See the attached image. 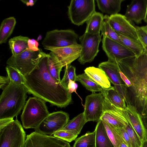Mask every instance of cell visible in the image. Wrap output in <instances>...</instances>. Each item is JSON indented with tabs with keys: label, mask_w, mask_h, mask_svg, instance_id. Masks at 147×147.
Instances as JSON below:
<instances>
[{
	"label": "cell",
	"mask_w": 147,
	"mask_h": 147,
	"mask_svg": "<svg viewBox=\"0 0 147 147\" xmlns=\"http://www.w3.org/2000/svg\"><path fill=\"white\" fill-rule=\"evenodd\" d=\"M49 56L42 58L32 71L24 76V84L28 92L35 96L53 105L65 107L71 101V94L61 82L55 80L49 74L48 69Z\"/></svg>",
	"instance_id": "obj_1"
},
{
	"label": "cell",
	"mask_w": 147,
	"mask_h": 147,
	"mask_svg": "<svg viewBox=\"0 0 147 147\" xmlns=\"http://www.w3.org/2000/svg\"><path fill=\"white\" fill-rule=\"evenodd\" d=\"M121 71L130 81L131 86L126 87L131 105L138 112L147 101V50L138 56L117 62Z\"/></svg>",
	"instance_id": "obj_2"
},
{
	"label": "cell",
	"mask_w": 147,
	"mask_h": 147,
	"mask_svg": "<svg viewBox=\"0 0 147 147\" xmlns=\"http://www.w3.org/2000/svg\"><path fill=\"white\" fill-rule=\"evenodd\" d=\"M0 96V119L13 118L23 109L28 90L24 84H15L10 81Z\"/></svg>",
	"instance_id": "obj_3"
},
{
	"label": "cell",
	"mask_w": 147,
	"mask_h": 147,
	"mask_svg": "<svg viewBox=\"0 0 147 147\" xmlns=\"http://www.w3.org/2000/svg\"><path fill=\"white\" fill-rule=\"evenodd\" d=\"M45 101L35 96L26 102L21 115L23 127L26 129L37 128L49 115Z\"/></svg>",
	"instance_id": "obj_4"
},
{
	"label": "cell",
	"mask_w": 147,
	"mask_h": 147,
	"mask_svg": "<svg viewBox=\"0 0 147 147\" xmlns=\"http://www.w3.org/2000/svg\"><path fill=\"white\" fill-rule=\"evenodd\" d=\"M49 55L40 48L37 51L26 50L17 55H12L7 60L6 64L25 76L35 68L42 58Z\"/></svg>",
	"instance_id": "obj_5"
},
{
	"label": "cell",
	"mask_w": 147,
	"mask_h": 147,
	"mask_svg": "<svg viewBox=\"0 0 147 147\" xmlns=\"http://www.w3.org/2000/svg\"><path fill=\"white\" fill-rule=\"evenodd\" d=\"M78 35L70 29H55L46 33L42 42L44 49L51 50L77 45Z\"/></svg>",
	"instance_id": "obj_6"
},
{
	"label": "cell",
	"mask_w": 147,
	"mask_h": 147,
	"mask_svg": "<svg viewBox=\"0 0 147 147\" xmlns=\"http://www.w3.org/2000/svg\"><path fill=\"white\" fill-rule=\"evenodd\" d=\"M26 134L17 118L0 129V147H25Z\"/></svg>",
	"instance_id": "obj_7"
},
{
	"label": "cell",
	"mask_w": 147,
	"mask_h": 147,
	"mask_svg": "<svg viewBox=\"0 0 147 147\" xmlns=\"http://www.w3.org/2000/svg\"><path fill=\"white\" fill-rule=\"evenodd\" d=\"M95 12L94 0H72L68 7L69 18L78 26L86 22Z\"/></svg>",
	"instance_id": "obj_8"
},
{
	"label": "cell",
	"mask_w": 147,
	"mask_h": 147,
	"mask_svg": "<svg viewBox=\"0 0 147 147\" xmlns=\"http://www.w3.org/2000/svg\"><path fill=\"white\" fill-rule=\"evenodd\" d=\"M101 37L100 33L91 34L85 32L80 37L82 50L78 61L81 64L90 63L94 60L99 51Z\"/></svg>",
	"instance_id": "obj_9"
},
{
	"label": "cell",
	"mask_w": 147,
	"mask_h": 147,
	"mask_svg": "<svg viewBox=\"0 0 147 147\" xmlns=\"http://www.w3.org/2000/svg\"><path fill=\"white\" fill-rule=\"evenodd\" d=\"M69 119L67 113L62 111L54 112L49 113L34 130L42 134L52 136L63 128Z\"/></svg>",
	"instance_id": "obj_10"
},
{
	"label": "cell",
	"mask_w": 147,
	"mask_h": 147,
	"mask_svg": "<svg viewBox=\"0 0 147 147\" xmlns=\"http://www.w3.org/2000/svg\"><path fill=\"white\" fill-rule=\"evenodd\" d=\"M105 98L101 92H93L85 98L84 111L85 119L89 121H98L104 113Z\"/></svg>",
	"instance_id": "obj_11"
},
{
	"label": "cell",
	"mask_w": 147,
	"mask_h": 147,
	"mask_svg": "<svg viewBox=\"0 0 147 147\" xmlns=\"http://www.w3.org/2000/svg\"><path fill=\"white\" fill-rule=\"evenodd\" d=\"M102 42V49L110 61L117 63L120 60L136 56L125 46L108 38L103 37Z\"/></svg>",
	"instance_id": "obj_12"
},
{
	"label": "cell",
	"mask_w": 147,
	"mask_h": 147,
	"mask_svg": "<svg viewBox=\"0 0 147 147\" xmlns=\"http://www.w3.org/2000/svg\"><path fill=\"white\" fill-rule=\"evenodd\" d=\"M25 147H70L67 142L36 131L26 136Z\"/></svg>",
	"instance_id": "obj_13"
},
{
	"label": "cell",
	"mask_w": 147,
	"mask_h": 147,
	"mask_svg": "<svg viewBox=\"0 0 147 147\" xmlns=\"http://www.w3.org/2000/svg\"><path fill=\"white\" fill-rule=\"evenodd\" d=\"M122 109L114 106L105 98L104 113L100 119L115 128L124 127L128 122Z\"/></svg>",
	"instance_id": "obj_14"
},
{
	"label": "cell",
	"mask_w": 147,
	"mask_h": 147,
	"mask_svg": "<svg viewBox=\"0 0 147 147\" xmlns=\"http://www.w3.org/2000/svg\"><path fill=\"white\" fill-rule=\"evenodd\" d=\"M109 22L111 26L117 33L139 40L135 27L127 20L124 15L118 13L110 16Z\"/></svg>",
	"instance_id": "obj_15"
},
{
	"label": "cell",
	"mask_w": 147,
	"mask_h": 147,
	"mask_svg": "<svg viewBox=\"0 0 147 147\" xmlns=\"http://www.w3.org/2000/svg\"><path fill=\"white\" fill-rule=\"evenodd\" d=\"M124 115L129 123L136 132L142 142L147 140V131L141 115L135 107L131 104L122 109Z\"/></svg>",
	"instance_id": "obj_16"
},
{
	"label": "cell",
	"mask_w": 147,
	"mask_h": 147,
	"mask_svg": "<svg viewBox=\"0 0 147 147\" xmlns=\"http://www.w3.org/2000/svg\"><path fill=\"white\" fill-rule=\"evenodd\" d=\"M98 67L103 70L109 80L121 95L126 92V86L121 79L119 72V67L117 63L107 61L100 63Z\"/></svg>",
	"instance_id": "obj_17"
},
{
	"label": "cell",
	"mask_w": 147,
	"mask_h": 147,
	"mask_svg": "<svg viewBox=\"0 0 147 147\" xmlns=\"http://www.w3.org/2000/svg\"><path fill=\"white\" fill-rule=\"evenodd\" d=\"M147 9V0H133L128 5L124 16L129 22L141 24L145 18Z\"/></svg>",
	"instance_id": "obj_18"
},
{
	"label": "cell",
	"mask_w": 147,
	"mask_h": 147,
	"mask_svg": "<svg viewBox=\"0 0 147 147\" xmlns=\"http://www.w3.org/2000/svg\"><path fill=\"white\" fill-rule=\"evenodd\" d=\"M82 50L80 44L51 50L63 67L71 63L80 56Z\"/></svg>",
	"instance_id": "obj_19"
},
{
	"label": "cell",
	"mask_w": 147,
	"mask_h": 147,
	"mask_svg": "<svg viewBox=\"0 0 147 147\" xmlns=\"http://www.w3.org/2000/svg\"><path fill=\"white\" fill-rule=\"evenodd\" d=\"M88 77L103 88L107 89L111 86L110 82L105 72L99 68L89 67L84 70Z\"/></svg>",
	"instance_id": "obj_20"
},
{
	"label": "cell",
	"mask_w": 147,
	"mask_h": 147,
	"mask_svg": "<svg viewBox=\"0 0 147 147\" xmlns=\"http://www.w3.org/2000/svg\"><path fill=\"white\" fill-rule=\"evenodd\" d=\"M94 130L96 133L95 147H115L108 136L101 119L98 121Z\"/></svg>",
	"instance_id": "obj_21"
},
{
	"label": "cell",
	"mask_w": 147,
	"mask_h": 147,
	"mask_svg": "<svg viewBox=\"0 0 147 147\" xmlns=\"http://www.w3.org/2000/svg\"><path fill=\"white\" fill-rule=\"evenodd\" d=\"M99 9L102 12L110 16L118 14L121 9L123 0H97Z\"/></svg>",
	"instance_id": "obj_22"
},
{
	"label": "cell",
	"mask_w": 147,
	"mask_h": 147,
	"mask_svg": "<svg viewBox=\"0 0 147 147\" xmlns=\"http://www.w3.org/2000/svg\"><path fill=\"white\" fill-rule=\"evenodd\" d=\"M29 39L28 37L19 36L10 39L8 44L12 55H17L27 50Z\"/></svg>",
	"instance_id": "obj_23"
},
{
	"label": "cell",
	"mask_w": 147,
	"mask_h": 147,
	"mask_svg": "<svg viewBox=\"0 0 147 147\" xmlns=\"http://www.w3.org/2000/svg\"><path fill=\"white\" fill-rule=\"evenodd\" d=\"M102 93L104 97L107 98L111 103L120 109H125L127 106L126 102L119 93L114 86L104 88Z\"/></svg>",
	"instance_id": "obj_24"
},
{
	"label": "cell",
	"mask_w": 147,
	"mask_h": 147,
	"mask_svg": "<svg viewBox=\"0 0 147 147\" xmlns=\"http://www.w3.org/2000/svg\"><path fill=\"white\" fill-rule=\"evenodd\" d=\"M121 44L131 51L136 56H138L147 50L139 40H135L117 33Z\"/></svg>",
	"instance_id": "obj_25"
},
{
	"label": "cell",
	"mask_w": 147,
	"mask_h": 147,
	"mask_svg": "<svg viewBox=\"0 0 147 147\" xmlns=\"http://www.w3.org/2000/svg\"><path fill=\"white\" fill-rule=\"evenodd\" d=\"M104 16L100 13L95 12L86 22L85 33L91 34L100 33Z\"/></svg>",
	"instance_id": "obj_26"
},
{
	"label": "cell",
	"mask_w": 147,
	"mask_h": 147,
	"mask_svg": "<svg viewBox=\"0 0 147 147\" xmlns=\"http://www.w3.org/2000/svg\"><path fill=\"white\" fill-rule=\"evenodd\" d=\"M16 23L15 18L10 17L4 19L0 27V44L6 42L12 34Z\"/></svg>",
	"instance_id": "obj_27"
},
{
	"label": "cell",
	"mask_w": 147,
	"mask_h": 147,
	"mask_svg": "<svg viewBox=\"0 0 147 147\" xmlns=\"http://www.w3.org/2000/svg\"><path fill=\"white\" fill-rule=\"evenodd\" d=\"M86 122L83 112L68 122L66 125L60 130L65 131L78 135Z\"/></svg>",
	"instance_id": "obj_28"
},
{
	"label": "cell",
	"mask_w": 147,
	"mask_h": 147,
	"mask_svg": "<svg viewBox=\"0 0 147 147\" xmlns=\"http://www.w3.org/2000/svg\"><path fill=\"white\" fill-rule=\"evenodd\" d=\"M49 54L48 60L49 72L54 79L61 82L60 73L63 67L53 52H51Z\"/></svg>",
	"instance_id": "obj_29"
},
{
	"label": "cell",
	"mask_w": 147,
	"mask_h": 147,
	"mask_svg": "<svg viewBox=\"0 0 147 147\" xmlns=\"http://www.w3.org/2000/svg\"><path fill=\"white\" fill-rule=\"evenodd\" d=\"M109 17L107 15L104 16L101 30V34L103 37L108 38L122 44L118 34L112 28L109 23Z\"/></svg>",
	"instance_id": "obj_30"
},
{
	"label": "cell",
	"mask_w": 147,
	"mask_h": 147,
	"mask_svg": "<svg viewBox=\"0 0 147 147\" xmlns=\"http://www.w3.org/2000/svg\"><path fill=\"white\" fill-rule=\"evenodd\" d=\"M76 81L80 82L86 89L92 92H103L104 88L90 78L85 73L78 75Z\"/></svg>",
	"instance_id": "obj_31"
},
{
	"label": "cell",
	"mask_w": 147,
	"mask_h": 147,
	"mask_svg": "<svg viewBox=\"0 0 147 147\" xmlns=\"http://www.w3.org/2000/svg\"><path fill=\"white\" fill-rule=\"evenodd\" d=\"M95 131L88 132L76 139L73 147H95Z\"/></svg>",
	"instance_id": "obj_32"
},
{
	"label": "cell",
	"mask_w": 147,
	"mask_h": 147,
	"mask_svg": "<svg viewBox=\"0 0 147 147\" xmlns=\"http://www.w3.org/2000/svg\"><path fill=\"white\" fill-rule=\"evenodd\" d=\"M102 122L108 136L115 147H119L121 143H125L116 128L105 122Z\"/></svg>",
	"instance_id": "obj_33"
},
{
	"label": "cell",
	"mask_w": 147,
	"mask_h": 147,
	"mask_svg": "<svg viewBox=\"0 0 147 147\" xmlns=\"http://www.w3.org/2000/svg\"><path fill=\"white\" fill-rule=\"evenodd\" d=\"M6 70L10 81L15 84L20 85L24 83V76L17 69L9 65L5 67Z\"/></svg>",
	"instance_id": "obj_34"
},
{
	"label": "cell",
	"mask_w": 147,
	"mask_h": 147,
	"mask_svg": "<svg viewBox=\"0 0 147 147\" xmlns=\"http://www.w3.org/2000/svg\"><path fill=\"white\" fill-rule=\"evenodd\" d=\"M77 76L75 67L70 65H66L65 66L64 75L61 83L64 87L68 89L69 80L76 81Z\"/></svg>",
	"instance_id": "obj_35"
},
{
	"label": "cell",
	"mask_w": 147,
	"mask_h": 147,
	"mask_svg": "<svg viewBox=\"0 0 147 147\" xmlns=\"http://www.w3.org/2000/svg\"><path fill=\"white\" fill-rule=\"evenodd\" d=\"M124 127L129 135L131 147H142V142L129 123Z\"/></svg>",
	"instance_id": "obj_36"
},
{
	"label": "cell",
	"mask_w": 147,
	"mask_h": 147,
	"mask_svg": "<svg viewBox=\"0 0 147 147\" xmlns=\"http://www.w3.org/2000/svg\"><path fill=\"white\" fill-rule=\"evenodd\" d=\"M135 27L138 40L147 50V24L145 26Z\"/></svg>",
	"instance_id": "obj_37"
},
{
	"label": "cell",
	"mask_w": 147,
	"mask_h": 147,
	"mask_svg": "<svg viewBox=\"0 0 147 147\" xmlns=\"http://www.w3.org/2000/svg\"><path fill=\"white\" fill-rule=\"evenodd\" d=\"M77 135L64 130H60L53 134V136L67 142H70L75 140Z\"/></svg>",
	"instance_id": "obj_38"
},
{
	"label": "cell",
	"mask_w": 147,
	"mask_h": 147,
	"mask_svg": "<svg viewBox=\"0 0 147 147\" xmlns=\"http://www.w3.org/2000/svg\"><path fill=\"white\" fill-rule=\"evenodd\" d=\"M116 129L125 143L129 147H131L129 135L124 127L116 128Z\"/></svg>",
	"instance_id": "obj_39"
},
{
	"label": "cell",
	"mask_w": 147,
	"mask_h": 147,
	"mask_svg": "<svg viewBox=\"0 0 147 147\" xmlns=\"http://www.w3.org/2000/svg\"><path fill=\"white\" fill-rule=\"evenodd\" d=\"M39 44L38 41L34 39L29 38L28 41V49L27 50L32 51H37L40 48H38Z\"/></svg>",
	"instance_id": "obj_40"
},
{
	"label": "cell",
	"mask_w": 147,
	"mask_h": 147,
	"mask_svg": "<svg viewBox=\"0 0 147 147\" xmlns=\"http://www.w3.org/2000/svg\"><path fill=\"white\" fill-rule=\"evenodd\" d=\"M10 80L8 76H0V88L3 90L9 84Z\"/></svg>",
	"instance_id": "obj_41"
},
{
	"label": "cell",
	"mask_w": 147,
	"mask_h": 147,
	"mask_svg": "<svg viewBox=\"0 0 147 147\" xmlns=\"http://www.w3.org/2000/svg\"><path fill=\"white\" fill-rule=\"evenodd\" d=\"M78 87V85L75 82L70 80L68 85V89L69 94L76 92Z\"/></svg>",
	"instance_id": "obj_42"
},
{
	"label": "cell",
	"mask_w": 147,
	"mask_h": 147,
	"mask_svg": "<svg viewBox=\"0 0 147 147\" xmlns=\"http://www.w3.org/2000/svg\"><path fill=\"white\" fill-rule=\"evenodd\" d=\"M119 72L122 80L126 86L127 88H129L131 86V83L126 76L121 71L120 68Z\"/></svg>",
	"instance_id": "obj_43"
},
{
	"label": "cell",
	"mask_w": 147,
	"mask_h": 147,
	"mask_svg": "<svg viewBox=\"0 0 147 147\" xmlns=\"http://www.w3.org/2000/svg\"><path fill=\"white\" fill-rule=\"evenodd\" d=\"M14 120L13 118H5L0 119V129L4 128Z\"/></svg>",
	"instance_id": "obj_44"
},
{
	"label": "cell",
	"mask_w": 147,
	"mask_h": 147,
	"mask_svg": "<svg viewBox=\"0 0 147 147\" xmlns=\"http://www.w3.org/2000/svg\"><path fill=\"white\" fill-rule=\"evenodd\" d=\"M23 3L26 4L27 6H33L36 3V0H21Z\"/></svg>",
	"instance_id": "obj_45"
},
{
	"label": "cell",
	"mask_w": 147,
	"mask_h": 147,
	"mask_svg": "<svg viewBox=\"0 0 147 147\" xmlns=\"http://www.w3.org/2000/svg\"><path fill=\"white\" fill-rule=\"evenodd\" d=\"M141 117L144 125L147 131V116H141Z\"/></svg>",
	"instance_id": "obj_46"
},
{
	"label": "cell",
	"mask_w": 147,
	"mask_h": 147,
	"mask_svg": "<svg viewBox=\"0 0 147 147\" xmlns=\"http://www.w3.org/2000/svg\"><path fill=\"white\" fill-rule=\"evenodd\" d=\"M119 147H129L128 145H127L124 142H123L121 143Z\"/></svg>",
	"instance_id": "obj_47"
},
{
	"label": "cell",
	"mask_w": 147,
	"mask_h": 147,
	"mask_svg": "<svg viewBox=\"0 0 147 147\" xmlns=\"http://www.w3.org/2000/svg\"><path fill=\"white\" fill-rule=\"evenodd\" d=\"M142 147H147V140L143 142Z\"/></svg>",
	"instance_id": "obj_48"
},
{
	"label": "cell",
	"mask_w": 147,
	"mask_h": 147,
	"mask_svg": "<svg viewBox=\"0 0 147 147\" xmlns=\"http://www.w3.org/2000/svg\"><path fill=\"white\" fill-rule=\"evenodd\" d=\"M144 22H145L147 24V9L146 11V13L144 19Z\"/></svg>",
	"instance_id": "obj_49"
},
{
	"label": "cell",
	"mask_w": 147,
	"mask_h": 147,
	"mask_svg": "<svg viewBox=\"0 0 147 147\" xmlns=\"http://www.w3.org/2000/svg\"><path fill=\"white\" fill-rule=\"evenodd\" d=\"M42 36H41V35H40L37 38V41H39V40H40L41 39H42Z\"/></svg>",
	"instance_id": "obj_50"
}]
</instances>
